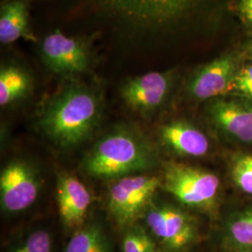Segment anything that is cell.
I'll list each match as a JSON object with an SVG mask.
<instances>
[{"mask_svg":"<svg viewBox=\"0 0 252 252\" xmlns=\"http://www.w3.org/2000/svg\"><path fill=\"white\" fill-rule=\"evenodd\" d=\"M53 238L45 230L34 231L9 252H52Z\"/></svg>","mask_w":252,"mask_h":252,"instance_id":"20","label":"cell"},{"mask_svg":"<svg viewBox=\"0 0 252 252\" xmlns=\"http://www.w3.org/2000/svg\"><path fill=\"white\" fill-rule=\"evenodd\" d=\"M28 0H9L0 9V41L2 44L15 42L19 38L35 40L29 28Z\"/></svg>","mask_w":252,"mask_h":252,"instance_id":"15","label":"cell"},{"mask_svg":"<svg viewBox=\"0 0 252 252\" xmlns=\"http://www.w3.org/2000/svg\"><path fill=\"white\" fill-rule=\"evenodd\" d=\"M239 8L245 18L252 24V0H241Z\"/></svg>","mask_w":252,"mask_h":252,"instance_id":"22","label":"cell"},{"mask_svg":"<svg viewBox=\"0 0 252 252\" xmlns=\"http://www.w3.org/2000/svg\"><path fill=\"white\" fill-rule=\"evenodd\" d=\"M125 22L156 27L181 16L198 0H94Z\"/></svg>","mask_w":252,"mask_h":252,"instance_id":"6","label":"cell"},{"mask_svg":"<svg viewBox=\"0 0 252 252\" xmlns=\"http://www.w3.org/2000/svg\"><path fill=\"white\" fill-rule=\"evenodd\" d=\"M223 252H252V249H243V250H234V251H228Z\"/></svg>","mask_w":252,"mask_h":252,"instance_id":"23","label":"cell"},{"mask_svg":"<svg viewBox=\"0 0 252 252\" xmlns=\"http://www.w3.org/2000/svg\"><path fill=\"white\" fill-rule=\"evenodd\" d=\"M230 178L235 189L252 197V154H236L230 164Z\"/></svg>","mask_w":252,"mask_h":252,"instance_id":"19","label":"cell"},{"mask_svg":"<svg viewBox=\"0 0 252 252\" xmlns=\"http://www.w3.org/2000/svg\"><path fill=\"white\" fill-rule=\"evenodd\" d=\"M251 54H252V47H251Z\"/></svg>","mask_w":252,"mask_h":252,"instance_id":"24","label":"cell"},{"mask_svg":"<svg viewBox=\"0 0 252 252\" xmlns=\"http://www.w3.org/2000/svg\"><path fill=\"white\" fill-rule=\"evenodd\" d=\"M41 180L36 168L23 160L7 163L0 174V204L6 214L20 213L38 197Z\"/></svg>","mask_w":252,"mask_h":252,"instance_id":"7","label":"cell"},{"mask_svg":"<svg viewBox=\"0 0 252 252\" xmlns=\"http://www.w3.org/2000/svg\"><path fill=\"white\" fill-rule=\"evenodd\" d=\"M162 188L181 207L217 219L221 207V181L213 172L187 163L163 164Z\"/></svg>","mask_w":252,"mask_h":252,"instance_id":"3","label":"cell"},{"mask_svg":"<svg viewBox=\"0 0 252 252\" xmlns=\"http://www.w3.org/2000/svg\"><path fill=\"white\" fill-rule=\"evenodd\" d=\"M161 188L162 178L153 175L133 174L116 179L108 190L110 216L121 227L135 225L139 218H143Z\"/></svg>","mask_w":252,"mask_h":252,"instance_id":"5","label":"cell"},{"mask_svg":"<svg viewBox=\"0 0 252 252\" xmlns=\"http://www.w3.org/2000/svg\"><path fill=\"white\" fill-rule=\"evenodd\" d=\"M41 53L47 66L61 76L75 77L86 72L90 65V54L85 44L59 30L43 39Z\"/></svg>","mask_w":252,"mask_h":252,"instance_id":"8","label":"cell"},{"mask_svg":"<svg viewBox=\"0 0 252 252\" xmlns=\"http://www.w3.org/2000/svg\"><path fill=\"white\" fill-rule=\"evenodd\" d=\"M170 72H150L126 81L121 95L126 104L139 112H151L166 99L172 86Z\"/></svg>","mask_w":252,"mask_h":252,"instance_id":"9","label":"cell"},{"mask_svg":"<svg viewBox=\"0 0 252 252\" xmlns=\"http://www.w3.org/2000/svg\"><path fill=\"white\" fill-rule=\"evenodd\" d=\"M236 73L233 57L218 58L201 67L192 76L188 90L196 99H210L222 95L234 88Z\"/></svg>","mask_w":252,"mask_h":252,"instance_id":"11","label":"cell"},{"mask_svg":"<svg viewBox=\"0 0 252 252\" xmlns=\"http://www.w3.org/2000/svg\"><path fill=\"white\" fill-rule=\"evenodd\" d=\"M215 126L235 142L252 145V104L234 100H220L209 107Z\"/></svg>","mask_w":252,"mask_h":252,"instance_id":"12","label":"cell"},{"mask_svg":"<svg viewBox=\"0 0 252 252\" xmlns=\"http://www.w3.org/2000/svg\"><path fill=\"white\" fill-rule=\"evenodd\" d=\"M122 251L123 252H162L148 229L136 224L126 228L122 240Z\"/></svg>","mask_w":252,"mask_h":252,"instance_id":"18","label":"cell"},{"mask_svg":"<svg viewBox=\"0 0 252 252\" xmlns=\"http://www.w3.org/2000/svg\"><path fill=\"white\" fill-rule=\"evenodd\" d=\"M156 162L153 146L137 132L116 128L102 136L86 154L84 171L101 180H116L151 169Z\"/></svg>","mask_w":252,"mask_h":252,"instance_id":"2","label":"cell"},{"mask_svg":"<svg viewBox=\"0 0 252 252\" xmlns=\"http://www.w3.org/2000/svg\"><path fill=\"white\" fill-rule=\"evenodd\" d=\"M160 138L171 152L182 157H204L210 150L207 135L185 122L177 121L162 126Z\"/></svg>","mask_w":252,"mask_h":252,"instance_id":"13","label":"cell"},{"mask_svg":"<svg viewBox=\"0 0 252 252\" xmlns=\"http://www.w3.org/2000/svg\"><path fill=\"white\" fill-rule=\"evenodd\" d=\"M63 252H113V249L103 227L90 223L73 233Z\"/></svg>","mask_w":252,"mask_h":252,"instance_id":"17","label":"cell"},{"mask_svg":"<svg viewBox=\"0 0 252 252\" xmlns=\"http://www.w3.org/2000/svg\"><path fill=\"white\" fill-rule=\"evenodd\" d=\"M143 218L162 252H188L201 239L198 220L179 204L153 201Z\"/></svg>","mask_w":252,"mask_h":252,"instance_id":"4","label":"cell"},{"mask_svg":"<svg viewBox=\"0 0 252 252\" xmlns=\"http://www.w3.org/2000/svg\"><path fill=\"white\" fill-rule=\"evenodd\" d=\"M223 252L252 249V197L226 213L220 228Z\"/></svg>","mask_w":252,"mask_h":252,"instance_id":"14","label":"cell"},{"mask_svg":"<svg viewBox=\"0 0 252 252\" xmlns=\"http://www.w3.org/2000/svg\"><path fill=\"white\" fill-rule=\"evenodd\" d=\"M32 88L30 75L18 64H5L0 69L1 107L26 97Z\"/></svg>","mask_w":252,"mask_h":252,"instance_id":"16","label":"cell"},{"mask_svg":"<svg viewBox=\"0 0 252 252\" xmlns=\"http://www.w3.org/2000/svg\"><path fill=\"white\" fill-rule=\"evenodd\" d=\"M234 89L244 96L252 99V64L247 65L236 73Z\"/></svg>","mask_w":252,"mask_h":252,"instance_id":"21","label":"cell"},{"mask_svg":"<svg viewBox=\"0 0 252 252\" xmlns=\"http://www.w3.org/2000/svg\"><path fill=\"white\" fill-rule=\"evenodd\" d=\"M92 200L89 189L75 176L67 173L58 176L56 201L61 222L66 230L75 232L84 225Z\"/></svg>","mask_w":252,"mask_h":252,"instance_id":"10","label":"cell"},{"mask_svg":"<svg viewBox=\"0 0 252 252\" xmlns=\"http://www.w3.org/2000/svg\"><path fill=\"white\" fill-rule=\"evenodd\" d=\"M101 115L99 93L72 81L42 103L36 112V126L51 142L65 150L84 142L98 126Z\"/></svg>","mask_w":252,"mask_h":252,"instance_id":"1","label":"cell"}]
</instances>
